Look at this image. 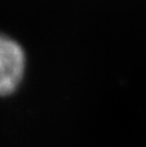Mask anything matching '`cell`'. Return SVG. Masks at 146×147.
<instances>
[{"instance_id":"6da1fadb","label":"cell","mask_w":146,"mask_h":147,"mask_svg":"<svg viewBox=\"0 0 146 147\" xmlns=\"http://www.w3.org/2000/svg\"><path fill=\"white\" fill-rule=\"evenodd\" d=\"M26 57L22 47L0 34V97L14 93L25 75Z\"/></svg>"}]
</instances>
